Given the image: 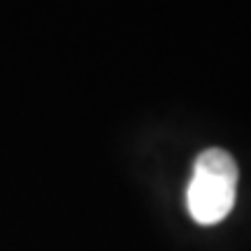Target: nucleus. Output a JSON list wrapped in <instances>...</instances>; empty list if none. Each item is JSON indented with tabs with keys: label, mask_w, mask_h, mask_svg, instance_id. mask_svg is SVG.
Masks as SVG:
<instances>
[{
	"label": "nucleus",
	"mask_w": 251,
	"mask_h": 251,
	"mask_svg": "<svg viewBox=\"0 0 251 251\" xmlns=\"http://www.w3.org/2000/svg\"><path fill=\"white\" fill-rule=\"evenodd\" d=\"M240 170L226 149H205L193 163V177L186 188V207L193 221L214 226L230 214L237 196Z\"/></svg>",
	"instance_id": "nucleus-1"
}]
</instances>
